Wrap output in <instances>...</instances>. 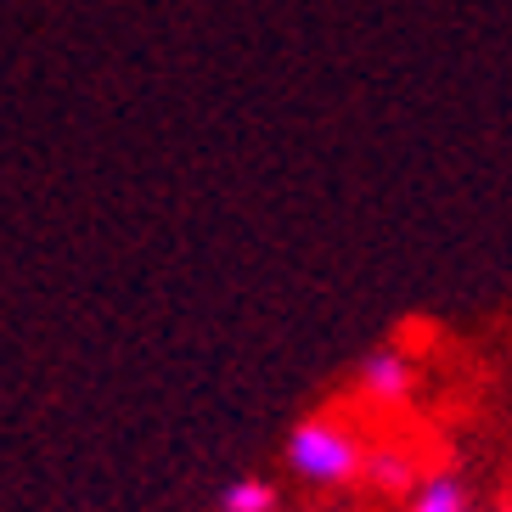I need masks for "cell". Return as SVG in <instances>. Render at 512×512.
Segmentation results:
<instances>
[{"instance_id":"cell-1","label":"cell","mask_w":512,"mask_h":512,"mask_svg":"<svg viewBox=\"0 0 512 512\" xmlns=\"http://www.w3.org/2000/svg\"><path fill=\"white\" fill-rule=\"evenodd\" d=\"M361 462H366V445L332 417L299 422L293 439H287V467L304 484H327V490L332 484H349V479H361Z\"/></svg>"},{"instance_id":"cell-2","label":"cell","mask_w":512,"mask_h":512,"mask_svg":"<svg viewBox=\"0 0 512 512\" xmlns=\"http://www.w3.org/2000/svg\"><path fill=\"white\" fill-rule=\"evenodd\" d=\"M355 383H361V394H366V400H377V406H400V400L411 394V361H406V349L377 344L372 355L361 361Z\"/></svg>"},{"instance_id":"cell-3","label":"cell","mask_w":512,"mask_h":512,"mask_svg":"<svg viewBox=\"0 0 512 512\" xmlns=\"http://www.w3.org/2000/svg\"><path fill=\"white\" fill-rule=\"evenodd\" d=\"M411 512H467V496H462V484H456L451 473H434V479H422Z\"/></svg>"},{"instance_id":"cell-4","label":"cell","mask_w":512,"mask_h":512,"mask_svg":"<svg viewBox=\"0 0 512 512\" xmlns=\"http://www.w3.org/2000/svg\"><path fill=\"white\" fill-rule=\"evenodd\" d=\"M220 512H276V490L265 479H237L220 496Z\"/></svg>"},{"instance_id":"cell-5","label":"cell","mask_w":512,"mask_h":512,"mask_svg":"<svg viewBox=\"0 0 512 512\" xmlns=\"http://www.w3.org/2000/svg\"><path fill=\"white\" fill-rule=\"evenodd\" d=\"M361 479H372L377 490H400V484H411V462L406 456H394V451H366Z\"/></svg>"}]
</instances>
